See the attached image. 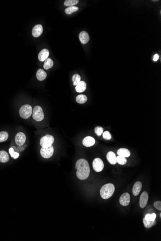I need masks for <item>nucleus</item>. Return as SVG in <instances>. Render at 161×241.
Masks as SVG:
<instances>
[{
	"mask_svg": "<svg viewBox=\"0 0 161 241\" xmlns=\"http://www.w3.org/2000/svg\"><path fill=\"white\" fill-rule=\"evenodd\" d=\"M9 160V156L5 151H0V162L5 163Z\"/></svg>",
	"mask_w": 161,
	"mask_h": 241,
	"instance_id": "6ab92c4d",
	"label": "nucleus"
},
{
	"mask_svg": "<svg viewBox=\"0 0 161 241\" xmlns=\"http://www.w3.org/2000/svg\"><path fill=\"white\" fill-rule=\"evenodd\" d=\"M49 55V52L47 49H44L40 52L38 55V59L40 61L43 62L48 58Z\"/></svg>",
	"mask_w": 161,
	"mask_h": 241,
	"instance_id": "4468645a",
	"label": "nucleus"
},
{
	"mask_svg": "<svg viewBox=\"0 0 161 241\" xmlns=\"http://www.w3.org/2000/svg\"><path fill=\"white\" fill-rule=\"evenodd\" d=\"M156 218V215L155 213H152V214H148L146 215L145 217L144 218L146 220H155V218Z\"/></svg>",
	"mask_w": 161,
	"mask_h": 241,
	"instance_id": "7c9ffc66",
	"label": "nucleus"
},
{
	"mask_svg": "<svg viewBox=\"0 0 161 241\" xmlns=\"http://www.w3.org/2000/svg\"><path fill=\"white\" fill-rule=\"evenodd\" d=\"M44 113L42 108L40 106H35L33 109L32 117L37 122H41L44 118Z\"/></svg>",
	"mask_w": 161,
	"mask_h": 241,
	"instance_id": "20e7f679",
	"label": "nucleus"
},
{
	"mask_svg": "<svg viewBox=\"0 0 161 241\" xmlns=\"http://www.w3.org/2000/svg\"><path fill=\"white\" fill-rule=\"evenodd\" d=\"M107 158L109 162L112 165H115L117 163L116 161V156L114 152L112 151L108 152L107 155Z\"/></svg>",
	"mask_w": 161,
	"mask_h": 241,
	"instance_id": "dca6fc26",
	"label": "nucleus"
},
{
	"mask_svg": "<svg viewBox=\"0 0 161 241\" xmlns=\"http://www.w3.org/2000/svg\"><path fill=\"white\" fill-rule=\"evenodd\" d=\"M26 140V135L23 132H18L15 136V142L17 145L23 146Z\"/></svg>",
	"mask_w": 161,
	"mask_h": 241,
	"instance_id": "6e6552de",
	"label": "nucleus"
},
{
	"mask_svg": "<svg viewBox=\"0 0 161 241\" xmlns=\"http://www.w3.org/2000/svg\"><path fill=\"white\" fill-rule=\"evenodd\" d=\"M78 9H79V8L77 6H70V7H68L65 9V12L66 14H68V15H70V14H72L73 13L77 11Z\"/></svg>",
	"mask_w": 161,
	"mask_h": 241,
	"instance_id": "b1692460",
	"label": "nucleus"
},
{
	"mask_svg": "<svg viewBox=\"0 0 161 241\" xmlns=\"http://www.w3.org/2000/svg\"><path fill=\"white\" fill-rule=\"evenodd\" d=\"M79 39L81 43L83 44H87L89 41V36L88 33L85 31L80 32L79 35Z\"/></svg>",
	"mask_w": 161,
	"mask_h": 241,
	"instance_id": "f8f14e48",
	"label": "nucleus"
},
{
	"mask_svg": "<svg viewBox=\"0 0 161 241\" xmlns=\"http://www.w3.org/2000/svg\"><path fill=\"white\" fill-rule=\"evenodd\" d=\"M54 149L53 146L49 147H42L40 150V153L43 158H51L53 155Z\"/></svg>",
	"mask_w": 161,
	"mask_h": 241,
	"instance_id": "423d86ee",
	"label": "nucleus"
},
{
	"mask_svg": "<svg viewBox=\"0 0 161 241\" xmlns=\"http://www.w3.org/2000/svg\"><path fill=\"white\" fill-rule=\"evenodd\" d=\"M47 77V74L42 69H39L36 73V77L39 81H43L46 79Z\"/></svg>",
	"mask_w": 161,
	"mask_h": 241,
	"instance_id": "a211bd4d",
	"label": "nucleus"
},
{
	"mask_svg": "<svg viewBox=\"0 0 161 241\" xmlns=\"http://www.w3.org/2000/svg\"><path fill=\"white\" fill-rule=\"evenodd\" d=\"M76 101L78 103L83 104V103H85V102L87 101V97L85 95L80 94L76 97Z\"/></svg>",
	"mask_w": 161,
	"mask_h": 241,
	"instance_id": "5701e85b",
	"label": "nucleus"
},
{
	"mask_svg": "<svg viewBox=\"0 0 161 241\" xmlns=\"http://www.w3.org/2000/svg\"><path fill=\"white\" fill-rule=\"evenodd\" d=\"M114 191L115 186L113 184H106L100 189V196L104 199H108L112 196Z\"/></svg>",
	"mask_w": 161,
	"mask_h": 241,
	"instance_id": "f03ea898",
	"label": "nucleus"
},
{
	"mask_svg": "<svg viewBox=\"0 0 161 241\" xmlns=\"http://www.w3.org/2000/svg\"><path fill=\"white\" fill-rule=\"evenodd\" d=\"M154 206L157 209H158L159 210H161V201H156L154 203Z\"/></svg>",
	"mask_w": 161,
	"mask_h": 241,
	"instance_id": "473e14b6",
	"label": "nucleus"
},
{
	"mask_svg": "<svg viewBox=\"0 0 161 241\" xmlns=\"http://www.w3.org/2000/svg\"><path fill=\"white\" fill-rule=\"evenodd\" d=\"M158 59H159V55H158L157 54H156V55L154 56V61H157L158 60Z\"/></svg>",
	"mask_w": 161,
	"mask_h": 241,
	"instance_id": "72a5a7b5",
	"label": "nucleus"
},
{
	"mask_svg": "<svg viewBox=\"0 0 161 241\" xmlns=\"http://www.w3.org/2000/svg\"><path fill=\"white\" fill-rule=\"evenodd\" d=\"M75 168L77 170V177L80 180H86L89 176L90 168L89 163L85 159H79L76 162Z\"/></svg>",
	"mask_w": 161,
	"mask_h": 241,
	"instance_id": "f257e3e1",
	"label": "nucleus"
},
{
	"mask_svg": "<svg viewBox=\"0 0 161 241\" xmlns=\"http://www.w3.org/2000/svg\"><path fill=\"white\" fill-rule=\"evenodd\" d=\"M8 134L5 131L0 132V143L6 141L8 138Z\"/></svg>",
	"mask_w": 161,
	"mask_h": 241,
	"instance_id": "a878e982",
	"label": "nucleus"
},
{
	"mask_svg": "<svg viewBox=\"0 0 161 241\" xmlns=\"http://www.w3.org/2000/svg\"><path fill=\"white\" fill-rule=\"evenodd\" d=\"M103 130L104 129L103 128L98 126V127L95 128V132L96 134L98 136H100L101 135H102V134H103Z\"/></svg>",
	"mask_w": 161,
	"mask_h": 241,
	"instance_id": "c756f323",
	"label": "nucleus"
},
{
	"mask_svg": "<svg viewBox=\"0 0 161 241\" xmlns=\"http://www.w3.org/2000/svg\"><path fill=\"white\" fill-rule=\"evenodd\" d=\"M149 199V194L147 192H144L140 197V208H144L147 205Z\"/></svg>",
	"mask_w": 161,
	"mask_h": 241,
	"instance_id": "9d476101",
	"label": "nucleus"
},
{
	"mask_svg": "<svg viewBox=\"0 0 161 241\" xmlns=\"http://www.w3.org/2000/svg\"><path fill=\"white\" fill-rule=\"evenodd\" d=\"M120 203L123 206H126L129 205L130 202V196L127 193H125L121 196L119 199Z\"/></svg>",
	"mask_w": 161,
	"mask_h": 241,
	"instance_id": "1a4fd4ad",
	"label": "nucleus"
},
{
	"mask_svg": "<svg viewBox=\"0 0 161 241\" xmlns=\"http://www.w3.org/2000/svg\"><path fill=\"white\" fill-rule=\"evenodd\" d=\"M87 89V84L84 81H80L75 87V89L78 93H83Z\"/></svg>",
	"mask_w": 161,
	"mask_h": 241,
	"instance_id": "f3484780",
	"label": "nucleus"
},
{
	"mask_svg": "<svg viewBox=\"0 0 161 241\" xmlns=\"http://www.w3.org/2000/svg\"><path fill=\"white\" fill-rule=\"evenodd\" d=\"M78 3V0H66L64 1V5L65 6L70 7L77 5Z\"/></svg>",
	"mask_w": 161,
	"mask_h": 241,
	"instance_id": "393cba45",
	"label": "nucleus"
},
{
	"mask_svg": "<svg viewBox=\"0 0 161 241\" xmlns=\"http://www.w3.org/2000/svg\"><path fill=\"white\" fill-rule=\"evenodd\" d=\"M103 138L105 140H109L111 139V135L110 132L108 131H106L104 132H103Z\"/></svg>",
	"mask_w": 161,
	"mask_h": 241,
	"instance_id": "2f4dec72",
	"label": "nucleus"
},
{
	"mask_svg": "<svg viewBox=\"0 0 161 241\" xmlns=\"http://www.w3.org/2000/svg\"><path fill=\"white\" fill-rule=\"evenodd\" d=\"M95 144V140L92 137L87 136L83 140V144L85 147H91Z\"/></svg>",
	"mask_w": 161,
	"mask_h": 241,
	"instance_id": "ddd939ff",
	"label": "nucleus"
},
{
	"mask_svg": "<svg viewBox=\"0 0 161 241\" xmlns=\"http://www.w3.org/2000/svg\"><path fill=\"white\" fill-rule=\"evenodd\" d=\"M93 167L95 172H101L104 168L103 161L99 158H96L93 161Z\"/></svg>",
	"mask_w": 161,
	"mask_h": 241,
	"instance_id": "0eeeda50",
	"label": "nucleus"
},
{
	"mask_svg": "<svg viewBox=\"0 0 161 241\" xmlns=\"http://www.w3.org/2000/svg\"><path fill=\"white\" fill-rule=\"evenodd\" d=\"M15 147H12L9 149V154L11 155V157L14 158V159H17L19 157V154L15 152L14 150Z\"/></svg>",
	"mask_w": 161,
	"mask_h": 241,
	"instance_id": "c85d7f7f",
	"label": "nucleus"
},
{
	"mask_svg": "<svg viewBox=\"0 0 161 241\" xmlns=\"http://www.w3.org/2000/svg\"><path fill=\"white\" fill-rule=\"evenodd\" d=\"M142 184L140 182H137L134 184L133 188V194L135 196H138L142 190Z\"/></svg>",
	"mask_w": 161,
	"mask_h": 241,
	"instance_id": "2eb2a0df",
	"label": "nucleus"
},
{
	"mask_svg": "<svg viewBox=\"0 0 161 241\" xmlns=\"http://www.w3.org/2000/svg\"><path fill=\"white\" fill-rule=\"evenodd\" d=\"M116 161L119 164L121 165H125L127 163V159H126V158L123 156H118L116 157Z\"/></svg>",
	"mask_w": 161,
	"mask_h": 241,
	"instance_id": "bb28decb",
	"label": "nucleus"
},
{
	"mask_svg": "<svg viewBox=\"0 0 161 241\" xmlns=\"http://www.w3.org/2000/svg\"><path fill=\"white\" fill-rule=\"evenodd\" d=\"M54 138L52 135L47 134L43 136L40 140V145L42 147H46L50 146L54 142Z\"/></svg>",
	"mask_w": 161,
	"mask_h": 241,
	"instance_id": "39448f33",
	"label": "nucleus"
},
{
	"mask_svg": "<svg viewBox=\"0 0 161 241\" xmlns=\"http://www.w3.org/2000/svg\"><path fill=\"white\" fill-rule=\"evenodd\" d=\"M117 154L120 156H123L125 158H128L130 156V152L126 148H120L117 151Z\"/></svg>",
	"mask_w": 161,
	"mask_h": 241,
	"instance_id": "aec40b11",
	"label": "nucleus"
},
{
	"mask_svg": "<svg viewBox=\"0 0 161 241\" xmlns=\"http://www.w3.org/2000/svg\"><path fill=\"white\" fill-rule=\"evenodd\" d=\"M72 80L73 82V85L76 86L80 81V77L77 74L73 75L72 77Z\"/></svg>",
	"mask_w": 161,
	"mask_h": 241,
	"instance_id": "cd10ccee",
	"label": "nucleus"
},
{
	"mask_svg": "<svg viewBox=\"0 0 161 241\" xmlns=\"http://www.w3.org/2000/svg\"><path fill=\"white\" fill-rule=\"evenodd\" d=\"M43 32V26L40 24L36 25L32 29V34L34 37L37 38L42 35Z\"/></svg>",
	"mask_w": 161,
	"mask_h": 241,
	"instance_id": "9b49d317",
	"label": "nucleus"
},
{
	"mask_svg": "<svg viewBox=\"0 0 161 241\" xmlns=\"http://www.w3.org/2000/svg\"><path fill=\"white\" fill-rule=\"evenodd\" d=\"M143 223H144V225L146 228H151L154 225H155L156 223V221L155 220H146L145 218H143Z\"/></svg>",
	"mask_w": 161,
	"mask_h": 241,
	"instance_id": "4be33fe9",
	"label": "nucleus"
},
{
	"mask_svg": "<svg viewBox=\"0 0 161 241\" xmlns=\"http://www.w3.org/2000/svg\"><path fill=\"white\" fill-rule=\"evenodd\" d=\"M54 62L52 59L50 58H47L44 61V67L46 70L49 69L50 68H52L53 67Z\"/></svg>",
	"mask_w": 161,
	"mask_h": 241,
	"instance_id": "412c9836",
	"label": "nucleus"
},
{
	"mask_svg": "<svg viewBox=\"0 0 161 241\" xmlns=\"http://www.w3.org/2000/svg\"><path fill=\"white\" fill-rule=\"evenodd\" d=\"M33 109L31 105H24L19 109V115L23 119H27L32 114Z\"/></svg>",
	"mask_w": 161,
	"mask_h": 241,
	"instance_id": "7ed1b4c3",
	"label": "nucleus"
}]
</instances>
